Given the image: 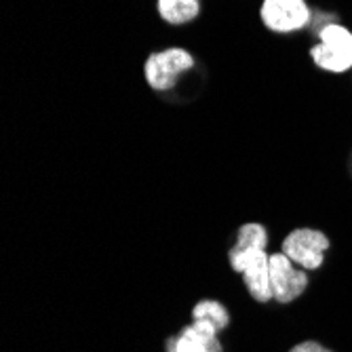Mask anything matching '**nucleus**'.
<instances>
[{"label":"nucleus","instance_id":"7","mask_svg":"<svg viewBox=\"0 0 352 352\" xmlns=\"http://www.w3.org/2000/svg\"><path fill=\"white\" fill-rule=\"evenodd\" d=\"M217 329L205 321H192L175 338H169L167 352H223Z\"/></svg>","mask_w":352,"mask_h":352},{"label":"nucleus","instance_id":"11","mask_svg":"<svg viewBox=\"0 0 352 352\" xmlns=\"http://www.w3.org/2000/svg\"><path fill=\"white\" fill-rule=\"evenodd\" d=\"M289 352H333V350L325 348L323 344H318V342H302V344L294 346Z\"/></svg>","mask_w":352,"mask_h":352},{"label":"nucleus","instance_id":"3","mask_svg":"<svg viewBox=\"0 0 352 352\" xmlns=\"http://www.w3.org/2000/svg\"><path fill=\"white\" fill-rule=\"evenodd\" d=\"M195 68V57L186 49L171 47L165 51L152 53L146 59L144 76L154 91H169L177 85L179 76Z\"/></svg>","mask_w":352,"mask_h":352},{"label":"nucleus","instance_id":"6","mask_svg":"<svg viewBox=\"0 0 352 352\" xmlns=\"http://www.w3.org/2000/svg\"><path fill=\"white\" fill-rule=\"evenodd\" d=\"M260 17L276 34H292L308 25L312 13L306 0H264Z\"/></svg>","mask_w":352,"mask_h":352},{"label":"nucleus","instance_id":"10","mask_svg":"<svg viewBox=\"0 0 352 352\" xmlns=\"http://www.w3.org/2000/svg\"><path fill=\"white\" fill-rule=\"evenodd\" d=\"M251 247H268V232L262 223H243L236 234L234 249H251Z\"/></svg>","mask_w":352,"mask_h":352},{"label":"nucleus","instance_id":"8","mask_svg":"<svg viewBox=\"0 0 352 352\" xmlns=\"http://www.w3.org/2000/svg\"><path fill=\"white\" fill-rule=\"evenodd\" d=\"M158 15L171 25L195 21L201 13V0H156Z\"/></svg>","mask_w":352,"mask_h":352},{"label":"nucleus","instance_id":"2","mask_svg":"<svg viewBox=\"0 0 352 352\" xmlns=\"http://www.w3.org/2000/svg\"><path fill=\"white\" fill-rule=\"evenodd\" d=\"M228 260L234 272L243 274L245 287L249 289L255 302H270V255L266 249L251 247V249H230Z\"/></svg>","mask_w":352,"mask_h":352},{"label":"nucleus","instance_id":"4","mask_svg":"<svg viewBox=\"0 0 352 352\" xmlns=\"http://www.w3.org/2000/svg\"><path fill=\"white\" fill-rule=\"evenodd\" d=\"M329 247L331 243L327 234L316 228H298L287 234L283 241V253L298 268H304V270L321 268Z\"/></svg>","mask_w":352,"mask_h":352},{"label":"nucleus","instance_id":"9","mask_svg":"<svg viewBox=\"0 0 352 352\" xmlns=\"http://www.w3.org/2000/svg\"><path fill=\"white\" fill-rule=\"evenodd\" d=\"M192 318L195 321H205L209 325H213L217 331H223L230 325V314L223 308L219 302L215 300H203L199 302L195 308H192Z\"/></svg>","mask_w":352,"mask_h":352},{"label":"nucleus","instance_id":"1","mask_svg":"<svg viewBox=\"0 0 352 352\" xmlns=\"http://www.w3.org/2000/svg\"><path fill=\"white\" fill-rule=\"evenodd\" d=\"M310 57L325 72H348L352 68V32L340 23H327L318 32V43L310 49Z\"/></svg>","mask_w":352,"mask_h":352},{"label":"nucleus","instance_id":"5","mask_svg":"<svg viewBox=\"0 0 352 352\" xmlns=\"http://www.w3.org/2000/svg\"><path fill=\"white\" fill-rule=\"evenodd\" d=\"M306 287L308 274L304 268H298L283 251L270 255L272 300H276L278 304H292L306 292Z\"/></svg>","mask_w":352,"mask_h":352}]
</instances>
